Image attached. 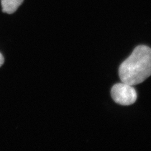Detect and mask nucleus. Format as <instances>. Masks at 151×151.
<instances>
[{
  "label": "nucleus",
  "mask_w": 151,
  "mask_h": 151,
  "mask_svg": "<svg viewBox=\"0 0 151 151\" xmlns=\"http://www.w3.org/2000/svg\"><path fill=\"white\" fill-rule=\"evenodd\" d=\"M122 82L130 85L142 83L151 76V48L146 45L137 47L119 68Z\"/></svg>",
  "instance_id": "1"
},
{
  "label": "nucleus",
  "mask_w": 151,
  "mask_h": 151,
  "mask_svg": "<svg viewBox=\"0 0 151 151\" xmlns=\"http://www.w3.org/2000/svg\"><path fill=\"white\" fill-rule=\"evenodd\" d=\"M4 63V58L2 54L0 53V67H1Z\"/></svg>",
  "instance_id": "4"
},
{
  "label": "nucleus",
  "mask_w": 151,
  "mask_h": 151,
  "mask_svg": "<svg viewBox=\"0 0 151 151\" xmlns=\"http://www.w3.org/2000/svg\"><path fill=\"white\" fill-rule=\"evenodd\" d=\"M2 11L8 14L14 13L22 5L24 0H1Z\"/></svg>",
  "instance_id": "3"
},
{
  "label": "nucleus",
  "mask_w": 151,
  "mask_h": 151,
  "mask_svg": "<svg viewBox=\"0 0 151 151\" xmlns=\"http://www.w3.org/2000/svg\"><path fill=\"white\" fill-rule=\"evenodd\" d=\"M111 95L115 103L124 106L134 104L137 98V92L132 85L123 82L112 87Z\"/></svg>",
  "instance_id": "2"
}]
</instances>
